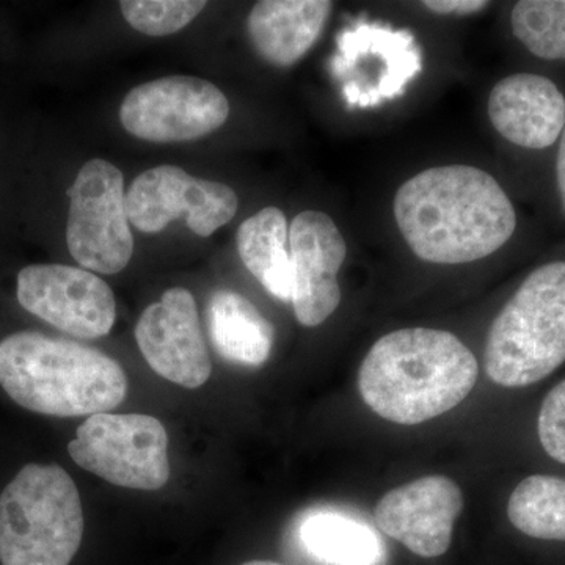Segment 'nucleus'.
Here are the masks:
<instances>
[{"label": "nucleus", "instance_id": "f257e3e1", "mask_svg": "<svg viewBox=\"0 0 565 565\" xmlns=\"http://www.w3.org/2000/svg\"><path fill=\"white\" fill-rule=\"evenodd\" d=\"M401 234L419 259L463 264L500 250L516 228L514 204L500 182L470 166L424 170L393 203Z\"/></svg>", "mask_w": 565, "mask_h": 565}, {"label": "nucleus", "instance_id": "f03ea898", "mask_svg": "<svg viewBox=\"0 0 565 565\" xmlns=\"http://www.w3.org/2000/svg\"><path fill=\"white\" fill-rule=\"evenodd\" d=\"M478 375L473 352L456 334L404 329L382 337L364 356L359 390L381 418L414 426L457 407Z\"/></svg>", "mask_w": 565, "mask_h": 565}, {"label": "nucleus", "instance_id": "7ed1b4c3", "mask_svg": "<svg viewBox=\"0 0 565 565\" xmlns=\"http://www.w3.org/2000/svg\"><path fill=\"white\" fill-rule=\"evenodd\" d=\"M0 392L31 414L76 418L118 407L128 377L102 351L22 330L0 340Z\"/></svg>", "mask_w": 565, "mask_h": 565}, {"label": "nucleus", "instance_id": "20e7f679", "mask_svg": "<svg viewBox=\"0 0 565 565\" xmlns=\"http://www.w3.org/2000/svg\"><path fill=\"white\" fill-rule=\"evenodd\" d=\"M84 527L79 490L58 463H24L0 489V565H70Z\"/></svg>", "mask_w": 565, "mask_h": 565}, {"label": "nucleus", "instance_id": "39448f33", "mask_svg": "<svg viewBox=\"0 0 565 565\" xmlns=\"http://www.w3.org/2000/svg\"><path fill=\"white\" fill-rule=\"evenodd\" d=\"M484 362L505 388L537 384L565 362V262L527 275L490 327Z\"/></svg>", "mask_w": 565, "mask_h": 565}, {"label": "nucleus", "instance_id": "423d86ee", "mask_svg": "<svg viewBox=\"0 0 565 565\" xmlns=\"http://www.w3.org/2000/svg\"><path fill=\"white\" fill-rule=\"evenodd\" d=\"M74 463L110 484L162 489L170 479L169 435L158 418L141 414L88 416L68 444Z\"/></svg>", "mask_w": 565, "mask_h": 565}, {"label": "nucleus", "instance_id": "0eeeda50", "mask_svg": "<svg viewBox=\"0 0 565 565\" xmlns=\"http://www.w3.org/2000/svg\"><path fill=\"white\" fill-rule=\"evenodd\" d=\"M68 195L71 256L90 273H121L134 253L121 170L104 159H92L77 173Z\"/></svg>", "mask_w": 565, "mask_h": 565}, {"label": "nucleus", "instance_id": "6e6552de", "mask_svg": "<svg viewBox=\"0 0 565 565\" xmlns=\"http://www.w3.org/2000/svg\"><path fill=\"white\" fill-rule=\"evenodd\" d=\"M230 103L221 88L192 76H170L132 88L121 104L122 128L152 143L200 139L228 120Z\"/></svg>", "mask_w": 565, "mask_h": 565}, {"label": "nucleus", "instance_id": "1a4fd4ad", "mask_svg": "<svg viewBox=\"0 0 565 565\" xmlns=\"http://www.w3.org/2000/svg\"><path fill=\"white\" fill-rule=\"evenodd\" d=\"M236 192L222 182L200 180L174 166L154 167L136 178L126 193L129 222L143 233H159L185 215L196 236L210 237L232 222Z\"/></svg>", "mask_w": 565, "mask_h": 565}, {"label": "nucleus", "instance_id": "9d476101", "mask_svg": "<svg viewBox=\"0 0 565 565\" xmlns=\"http://www.w3.org/2000/svg\"><path fill=\"white\" fill-rule=\"evenodd\" d=\"M22 310L63 333L85 340L106 337L115 323V296L98 275L65 264H32L18 274Z\"/></svg>", "mask_w": 565, "mask_h": 565}, {"label": "nucleus", "instance_id": "9b49d317", "mask_svg": "<svg viewBox=\"0 0 565 565\" xmlns=\"http://www.w3.org/2000/svg\"><path fill=\"white\" fill-rule=\"evenodd\" d=\"M141 355L156 374L182 388L195 390L210 381V351L200 329L192 292L172 288L141 313L136 327Z\"/></svg>", "mask_w": 565, "mask_h": 565}, {"label": "nucleus", "instance_id": "f8f14e48", "mask_svg": "<svg viewBox=\"0 0 565 565\" xmlns=\"http://www.w3.org/2000/svg\"><path fill=\"white\" fill-rule=\"evenodd\" d=\"M348 255L337 223L321 211H303L289 226L292 266L291 302L297 321L318 327L341 303L338 274Z\"/></svg>", "mask_w": 565, "mask_h": 565}, {"label": "nucleus", "instance_id": "ddd939ff", "mask_svg": "<svg viewBox=\"0 0 565 565\" xmlns=\"http://www.w3.org/2000/svg\"><path fill=\"white\" fill-rule=\"evenodd\" d=\"M463 509L460 487L446 476H424L384 494L375 505L379 530L422 557L445 555Z\"/></svg>", "mask_w": 565, "mask_h": 565}, {"label": "nucleus", "instance_id": "4468645a", "mask_svg": "<svg viewBox=\"0 0 565 565\" xmlns=\"http://www.w3.org/2000/svg\"><path fill=\"white\" fill-rule=\"evenodd\" d=\"M489 117L505 140L527 150H544L564 131L565 96L548 77L512 74L490 93Z\"/></svg>", "mask_w": 565, "mask_h": 565}, {"label": "nucleus", "instance_id": "2eb2a0df", "mask_svg": "<svg viewBox=\"0 0 565 565\" xmlns=\"http://www.w3.org/2000/svg\"><path fill=\"white\" fill-rule=\"evenodd\" d=\"M333 3L327 0H263L248 14V35L270 65L291 66L319 40Z\"/></svg>", "mask_w": 565, "mask_h": 565}, {"label": "nucleus", "instance_id": "dca6fc26", "mask_svg": "<svg viewBox=\"0 0 565 565\" xmlns=\"http://www.w3.org/2000/svg\"><path fill=\"white\" fill-rule=\"evenodd\" d=\"M212 345L222 359L258 367L273 352L275 330L258 308L241 294L221 289L212 294L206 310Z\"/></svg>", "mask_w": 565, "mask_h": 565}, {"label": "nucleus", "instance_id": "f3484780", "mask_svg": "<svg viewBox=\"0 0 565 565\" xmlns=\"http://www.w3.org/2000/svg\"><path fill=\"white\" fill-rule=\"evenodd\" d=\"M299 541L319 565H385L384 542L373 527L332 509L305 515Z\"/></svg>", "mask_w": 565, "mask_h": 565}, {"label": "nucleus", "instance_id": "a211bd4d", "mask_svg": "<svg viewBox=\"0 0 565 565\" xmlns=\"http://www.w3.org/2000/svg\"><path fill=\"white\" fill-rule=\"evenodd\" d=\"M237 250L253 277L270 296L291 302L292 266L286 243L288 222L285 212L269 206L256 212L237 230Z\"/></svg>", "mask_w": 565, "mask_h": 565}, {"label": "nucleus", "instance_id": "6ab92c4d", "mask_svg": "<svg viewBox=\"0 0 565 565\" xmlns=\"http://www.w3.org/2000/svg\"><path fill=\"white\" fill-rule=\"evenodd\" d=\"M508 516L530 537L565 542V479L527 476L509 498Z\"/></svg>", "mask_w": 565, "mask_h": 565}, {"label": "nucleus", "instance_id": "aec40b11", "mask_svg": "<svg viewBox=\"0 0 565 565\" xmlns=\"http://www.w3.org/2000/svg\"><path fill=\"white\" fill-rule=\"evenodd\" d=\"M515 39L535 57L565 58V0H522L511 13Z\"/></svg>", "mask_w": 565, "mask_h": 565}, {"label": "nucleus", "instance_id": "412c9836", "mask_svg": "<svg viewBox=\"0 0 565 565\" xmlns=\"http://www.w3.org/2000/svg\"><path fill=\"white\" fill-rule=\"evenodd\" d=\"M200 0H122L120 9L128 24L150 36L172 35L188 28L206 7Z\"/></svg>", "mask_w": 565, "mask_h": 565}, {"label": "nucleus", "instance_id": "4be33fe9", "mask_svg": "<svg viewBox=\"0 0 565 565\" xmlns=\"http://www.w3.org/2000/svg\"><path fill=\"white\" fill-rule=\"evenodd\" d=\"M537 433L546 455L565 465V381L546 394L539 412Z\"/></svg>", "mask_w": 565, "mask_h": 565}, {"label": "nucleus", "instance_id": "5701e85b", "mask_svg": "<svg viewBox=\"0 0 565 565\" xmlns=\"http://www.w3.org/2000/svg\"><path fill=\"white\" fill-rule=\"evenodd\" d=\"M427 10L437 14H475L486 10L489 2L486 0H427L422 3Z\"/></svg>", "mask_w": 565, "mask_h": 565}, {"label": "nucleus", "instance_id": "b1692460", "mask_svg": "<svg viewBox=\"0 0 565 565\" xmlns=\"http://www.w3.org/2000/svg\"><path fill=\"white\" fill-rule=\"evenodd\" d=\"M556 181L557 189H559L561 203H563V210L565 212V128L563 134H561L559 150H557Z\"/></svg>", "mask_w": 565, "mask_h": 565}, {"label": "nucleus", "instance_id": "393cba45", "mask_svg": "<svg viewBox=\"0 0 565 565\" xmlns=\"http://www.w3.org/2000/svg\"><path fill=\"white\" fill-rule=\"evenodd\" d=\"M243 565H281V564L273 563V561H250V563H245Z\"/></svg>", "mask_w": 565, "mask_h": 565}]
</instances>
